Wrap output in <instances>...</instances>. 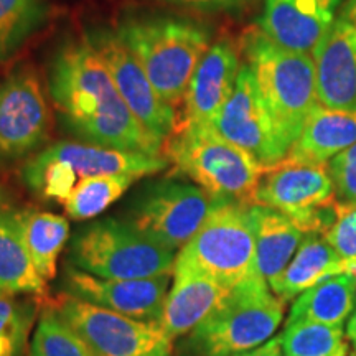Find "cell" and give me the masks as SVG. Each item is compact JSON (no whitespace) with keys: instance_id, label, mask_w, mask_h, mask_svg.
Instances as JSON below:
<instances>
[{"instance_id":"cell-1","label":"cell","mask_w":356,"mask_h":356,"mask_svg":"<svg viewBox=\"0 0 356 356\" xmlns=\"http://www.w3.org/2000/svg\"><path fill=\"white\" fill-rule=\"evenodd\" d=\"M48 89L61 122L78 139L109 149L160 155L163 142L134 118L86 37L56 51Z\"/></svg>"},{"instance_id":"cell-2","label":"cell","mask_w":356,"mask_h":356,"mask_svg":"<svg viewBox=\"0 0 356 356\" xmlns=\"http://www.w3.org/2000/svg\"><path fill=\"white\" fill-rule=\"evenodd\" d=\"M243 53L280 139L291 150L320 106L314 56L282 48L257 26L244 33Z\"/></svg>"},{"instance_id":"cell-3","label":"cell","mask_w":356,"mask_h":356,"mask_svg":"<svg viewBox=\"0 0 356 356\" xmlns=\"http://www.w3.org/2000/svg\"><path fill=\"white\" fill-rule=\"evenodd\" d=\"M115 33L142 65L160 97L173 108L184 99L211 40L207 26L181 17H129Z\"/></svg>"},{"instance_id":"cell-4","label":"cell","mask_w":356,"mask_h":356,"mask_svg":"<svg viewBox=\"0 0 356 356\" xmlns=\"http://www.w3.org/2000/svg\"><path fill=\"white\" fill-rule=\"evenodd\" d=\"M168 165L162 155L61 140L44 147L22 167L26 188L44 202L65 203L83 180L129 173L139 178L154 175Z\"/></svg>"},{"instance_id":"cell-5","label":"cell","mask_w":356,"mask_h":356,"mask_svg":"<svg viewBox=\"0 0 356 356\" xmlns=\"http://www.w3.org/2000/svg\"><path fill=\"white\" fill-rule=\"evenodd\" d=\"M165 157L216 200H252L262 168L241 147L208 124H185L167 142Z\"/></svg>"},{"instance_id":"cell-6","label":"cell","mask_w":356,"mask_h":356,"mask_svg":"<svg viewBox=\"0 0 356 356\" xmlns=\"http://www.w3.org/2000/svg\"><path fill=\"white\" fill-rule=\"evenodd\" d=\"M284 318V302L259 274L231 289L226 300L190 333L203 356H234L270 340Z\"/></svg>"},{"instance_id":"cell-7","label":"cell","mask_w":356,"mask_h":356,"mask_svg":"<svg viewBox=\"0 0 356 356\" xmlns=\"http://www.w3.org/2000/svg\"><path fill=\"white\" fill-rule=\"evenodd\" d=\"M68 261L97 277L149 279L173 273L175 251L149 239L126 220L106 218L78 231Z\"/></svg>"},{"instance_id":"cell-8","label":"cell","mask_w":356,"mask_h":356,"mask_svg":"<svg viewBox=\"0 0 356 356\" xmlns=\"http://www.w3.org/2000/svg\"><path fill=\"white\" fill-rule=\"evenodd\" d=\"M173 269L195 270L229 289L256 275L249 204L220 200L202 228L180 249Z\"/></svg>"},{"instance_id":"cell-9","label":"cell","mask_w":356,"mask_h":356,"mask_svg":"<svg viewBox=\"0 0 356 356\" xmlns=\"http://www.w3.org/2000/svg\"><path fill=\"white\" fill-rule=\"evenodd\" d=\"M51 309L95 356H170L173 340L155 322H144L88 304L63 292Z\"/></svg>"},{"instance_id":"cell-10","label":"cell","mask_w":356,"mask_h":356,"mask_svg":"<svg viewBox=\"0 0 356 356\" xmlns=\"http://www.w3.org/2000/svg\"><path fill=\"white\" fill-rule=\"evenodd\" d=\"M218 202L198 185L159 180L136 195L126 221L152 241L177 251L202 228Z\"/></svg>"},{"instance_id":"cell-11","label":"cell","mask_w":356,"mask_h":356,"mask_svg":"<svg viewBox=\"0 0 356 356\" xmlns=\"http://www.w3.org/2000/svg\"><path fill=\"white\" fill-rule=\"evenodd\" d=\"M335 186L325 165L284 160L257 184L252 202L291 218L305 233L325 234L335 220Z\"/></svg>"},{"instance_id":"cell-12","label":"cell","mask_w":356,"mask_h":356,"mask_svg":"<svg viewBox=\"0 0 356 356\" xmlns=\"http://www.w3.org/2000/svg\"><path fill=\"white\" fill-rule=\"evenodd\" d=\"M51 124L42 83L30 66H15L0 76V167L40 152Z\"/></svg>"},{"instance_id":"cell-13","label":"cell","mask_w":356,"mask_h":356,"mask_svg":"<svg viewBox=\"0 0 356 356\" xmlns=\"http://www.w3.org/2000/svg\"><path fill=\"white\" fill-rule=\"evenodd\" d=\"M86 38L104 61L111 78L134 118L160 142L170 139L177 129L173 106L160 97L157 89L115 30L95 29Z\"/></svg>"},{"instance_id":"cell-14","label":"cell","mask_w":356,"mask_h":356,"mask_svg":"<svg viewBox=\"0 0 356 356\" xmlns=\"http://www.w3.org/2000/svg\"><path fill=\"white\" fill-rule=\"evenodd\" d=\"M213 127L225 139L246 150L264 170L277 167L287 159L289 147L280 139L248 65L241 66L233 95L222 106Z\"/></svg>"},{"instance_id":"cell-15","label":"cell","mask_w":356,"mask_h":356,"mask_svg":"<svg viewBox=\"0 0 356 356\" xmlns=\"http://www.w3.org/2000/svg\"><path fill=\"white\" fill-rule=\"evenodd\" d=\"M170 275L149 279L97 277L78 267H65V292L88 304L126 315V317L157 322L168 296Z\"/></svg>"},{"instance_id":"cell-16","label":"cell","mask_w":356,"mask_h":356,"mask_svg":"<svg viewBox=\"0 0 356 356\" xmlns=\"http://www.w3.org/2000/svg\"><path fill=\"white\" fill-rule=\"evenodd\" d=\"M314 61L320 106L356 111V0H345Z\"/></svg>"},{"instance_id":"cell-17","label":"cell","mask_w":356,"mask_h":356,"mask_svg":"<svg viewBox=\"0 0 356 356\" xmlns=\"http://www.w3.org/2000/svg\"><path fill=\"white\" fill-rule=\"evenodd\" d=\"M341 6L343 0H264L257 29L282 48L314 53Z\"/></svg>"},{"instance_id":"cell-18","label":"cell","mask_w":356,"mask_h":356,"mask_svg":"<svg viewBox=\"0 0 356 356\" xmlns=\"http://www.w3.org/2000/svg\"><path fill=\"white\" fill-rule=\"evenodd\" d=\"M239 71L241 61L228 40H218L210 44L186 86L184 122L213 126L222 106L233 95Z\"/></svg>"},{"instance_id":"cell-19","label":"cell","mask_w":356,"mask_h":356,"mask_svg":"<svg viewBox=\"0 0 356 356\" xmlns=\"http://www.w3.org/2000/svg\"><path fill=\"white\" fill-rule=\"evenodd\" d=\"M229 292V287L195 270L173 269V286L155 323L172 340L188 335L226 300Z\"/></svg>"},{"instance_id":"cell-20","label":"cell","mask_w":356,"mask_h":356,"mask_svg":"<svg viewBox=\"0 0 356 356\" xmlns=\"http://www.w3.org/2000/svg\"><path fill=\"white\" fill-rule=\"evenodd\" d=\"M249 218L254 231L257 274L270 287L286 270L307 233L284 213L264 204H249Z\"/></svg>"},{"instance_id":"cell-21","label":"cell","mask_w":356,"mask_h":356,"mask_svg":"<svg viewBox=\"0 0 356 356\" xmlns=\"http://www.w3.org/2000/svg\"><path fill=\"white\" fill-rule=\"evenodd\" d=\"M356 144V111L318 106L287 154V162L325 165Z\"/></svg>"},{"instance_id":"cell-22","label":"cell","mask_w":356,"mask_h":356,"mask_svg":"<svg viewBox=\"0 0 356 356\" xmlns=\"http://www.w3.org/2000/svg\"><path fill=\"white\" fill-rule=\"evenodd\" d=\"M338 274H345L343 259L322 234L307 233L296 256L270 286V291L286 304L322 280Z\"/></svg>"},{"instance_id":"cell-23","label":"cell","mask_w":356,"mask_h":356,"mask_svg":"<svg viewBox=\"0 0 356 356\" xmlns=\"http://www.w3.org/2000/svg\"><path fill=\"white\" fill-rule=\"evenodd\" d=\"M44 280L26 249L17 211L0 215V292L7 296H42Z\"/></svg>"},{"instance_id":"cell-24","label":"cell","mask_w":356,"mask_h":356,"mask_svg":"<svg viewBox=\"0 0 356 356\" xmlns=\"http://www.w3.org/2000/svg\"><path fill=\"white\" fill-rule=\"evenodd\" d=\"M356 277L338 274L300 293L291 307L287 323L314 322L343 327L355 309Z\"/></svg>"},{"instance_id":"cell-25","label":"cell","mask_w":356,"mask_h":356,"mask_svg":"<svg viewBox=\"0 0 356 356\" xmlns=\"http://www.w3.org/2000/svg\"><path fill=\"white\" fill-rule=\"evenodd\" d=\"M26 249L38 274L44 280L56 277L58 256L70 238V222L65 216L50 211H17Z\"/></svg>"},{"instance_id":"cell-26","label":"cell","mask_w":356,"mask_h":356,"mask_svg":"<svg viewBox=\"0 0 356 356\" xmlns=\"http://www.w3.org/2000/svg\"><path fill=\"white\" fill-rule=\"evenodd\" d=\"M137 180L139 177L129 173L101 175L83 180L63 203L66 215L76 221L91 220L118 202Z\"/></svg>"},{"instance_id":"cell-27","label":"cell","mask_w":356,"mask_h":356,"mask_svg":"<svg viewBox=\"0 0 356 356\" xmlns=\"http://www.w3.org/2000/svg\"><path fill=\"white\" fill-rule=\"evenodd\" d=\"M48 17L43 0H0V61L24 44Z\"/></svg>"},{"instance_id":"cell-28","label":"cell","mask_w":356,"mask_h":356,"mask_svg":"<svg viewBox=\"0 0 356 356\" xmlns=\"http://www.w3.org/2000/svg\"><path fill=\"white\" fill-rule=\"evenodd\" d=\"M280 343L284 356H348L343 327L314 322L287 323Z\"/></svg>"},{"instance_id":"cell-29","label":"cell","mask_w":356,"mask_h":356,"mask_svg":"<svg viewBox=\"0 0 356 356\" xmlns=\"http://www.w3.org/2000/svg\"><path fill=\"white\" fill-rule=\"evenodd\" d=\"M29 356H95L86 343L58 317L55 310L48 309L40 315Z\"/></svg>"},{"instance_id":"cell-30","label":"cell","mask_w":356,"mask_h":356,"mask_svg":"<svg viewBox=\"0 0 356 356\" xmlns=\"http://www.w3.org/2000/svg\"><path fill=\"white\" fill-rule=\"evenodd\" d=\"M37 307L0 293V356H24Z\"/></svg>"},{"instance_id":"cell-31","label":"cell","mask_w":356,"mask_h":356,"mask_svg":"<svg viewBox=\"0 0 356 356\" xmlns=\"http://www.w3.org/2000/svg\"><path fill=\"white\" fill-rule=\"evenodd\" d=\"M323 238L343 259L345 274L356 277V203H337L335 220Z\"/></svg>"},{"instance_id":"cell-32","label":"cell","mask_w":356,"mask_h":356,"mask_svg":"<svg viewBox=\"0 0 356 356\" xmlns=\"http://www.w3.org/2000/svg\"><path fill=\"white\" fill-rule=\"evenodd\" d=\"M335 195L343 203H356V144L328 162Z\"/></svg>"},{"instance_id":"cell-33","label":"cell","mask_w":356,"mask_h":356,"mask_svg":"<svg viewBox=\"0 0 356 356\" xmlns=\"http://www.w3.org/2000/svg\"><path fill=\"white\" fill-rule=\"evenodd\" d=\"M160 2L204 12H234L252 6L257 0H160Z\"/></svg>"},{"instance_id":"cell-34","label":"cell","mask_w":356,"mask_h":356,"mask_svg":"<svg viewBox=\"0 0 356 356\" xmlns=\"http://www.w3.org/2000/svg\"><path fill=\"white\" fill-rule=\"evenodd\" d=\"M234 356H284L282 343H280V335L273 337L270 340H267L266 343H262L254 350L244 351V353H239Z\"/></svg>"},{"instance_id":"cell-35","label":"cell","mask_w":356,"mask_h":356,"mask_svg":"<svg viewBox=\"0 0 356 356\" xmlns=\"http://www.w3.org/2000/svg\"><path fill=\"white\" fill-rule=\"evenodd\" d=\"M346 335H348L350 341L353 343L355 348V355H356V302H355V309L351 312L350 320H348V327H346Z\"/></svg>"},{"instance_id":"cell-36","label":"cell","mask_w":356,"mask_h":356,"mask_svg":"<svg viewBox=\"0 0 356 356\" xmlns=\"http://www.w3.org/2000/svg\"><path fill=\"white\" fill-rule=\"evenodd\" d=\"M6 203H7V195H6V190L0 186V215H2L3 211L7 210L6 208Z\"/></svg>"},{"instance_id":"cell-37","label":"cell","mask_w":356,"mask_h":356,"mask_svg":"<svg viewBox=\"0 0 356 356\" xmlns=\"http://www.w3.org/2000/svg\"><path fill=\"white\" fill-rule=\"evenodd\" d=\"M351 356H356V355H355V353H353V355H351Z\"/></svg>"},{"instance_id":"cell-38","label":"cell","mask_w":356,"mask_h":356,"mask_svg":"<svg viewBox=\"0 0 356 356\" xmlns=\"http://www.w3.org/2000/svg\"><path fill=\"white\" fill-rule=\"evenodd\" d=\"M0 293H2V292H0Z\"/></svg>"}]
</instances>
